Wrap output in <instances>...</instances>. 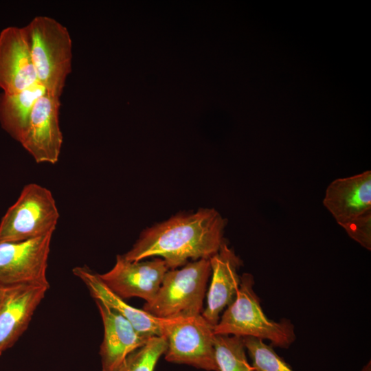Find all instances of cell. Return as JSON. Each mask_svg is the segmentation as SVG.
<instances>
[{
  "label": "cell",
  "mask_w": 371,
  "mask_h": 371,
  "mask_svg": "<svg viewBox=\"0 0 371 371\" xmlns=\"http://www.w3.org/2000/svg\"><path fill=\"white\" fill-rule=\"evenodd\" d=\"M212 269L210 259L191 261L180 269H168L155 298L143 310L160 319L201 314Z\"/></svg>",
  "instance_id": "obj_4"
},
{
  "label": "cell",
  "mask_w": 371,
  "mask_h": 371,
  "mask_svg": "<svg viewBox=\"0 0 371 371\" xmlns=\"http://www.w3.org/2000/svg\"><path fill=\"white\" fill-rule=\"evenodd\" d=\"M37 82L53 96L61 95L71 71L72 42L66 27L56 19L38 16L25 26Z\"/></svg>",
  "instance_id": "obj_3"
},
{
  "label": "cell",
  "mask_w": 371,
  "mask_h": 371,
  "mask_svg": "<svg viewBox=\"0 0 371 371\" xmlns=\"http://www.w3.org/2000/svg\"><path fill=\"white\" fill-rule=\"evenodd\" d=\"M215 358L219 371H254L241 337L215 335Z\"/></svg>",
  "instance_id": "obj_17"
},
{
  "label": "cell",
  "mask_w": 371,
  "mask_h": 371,
  "mask_svg": "<svg viewBox=\"0 0 371 371\" xmlns=\"http://www.w3.org/2000/svg\"><path fill=\"white\" fill-rule=\"evenodd\" d=\"M52 234L0 244V286L49 284L47 262Z\"/></svg>",
  "instance_id": "obj_7"
},
{
  "label": "cell",
  "mask_w": 371,
  "mask_h": 371,
  "mask_svg": "<svg viewBox=\"0 0 371 371\" xmlns=\"http://www.w3.org/2000/svg\"><path fill=\"white\" fill-rule=\"evenodd\" d=\"M245 350L251 359L254 371H293L292 368L281 358L271 346L262 339L243 337Z\"/></svg>",
  "instance_id": "obj_19"
},
{
  "label": "cell",
  "mask_w": 371,
  "mask_h": 371,
  "mask_svg": "<svg viewBox=\"0 0 371 371\" xmlns=\"http://www.w3.org/2000/svg\"><path fill=\"white\" fill-rule=\"evenodd\" d=\"M169 269L161 258L149 261H129L118 255L114 267L108 272L98 274L101 280L122 299L138 297L146 302L157 295L164 276Z\"/></svg>",
  "instance_id": "obj_8"
},
{
  "label": "cell",
  "mask_w": 371,
  "mask_h": 371,
  "mask_svg": "<svg viewBox=\"0 0 371 371\" xmlns=\"http://www.w3.org/2000/svg\"><path fill=\"white\" fill-rule=\"evenodd\" d=\"M348 235L363 247L371 250V212L342 225Z\"/></svg>",
  "instance_id": "obj_20"
},
{
  "label": "cell",
  "mask_w": 371,
  "mask_h": 371,
  "mask_svg": "<svg viewBox=\"0 0 371 371\" xmlns=\"http://www.w3.org/2000/svg\"><path fill=\"white\" fill-rule=\"evenodd\" d=\"M60 98L47 92L32 109L27 131L21 141L36 163L56 164L63 144L59 124Z\"/></svg>",
  "instance_id": "obj_9"
},
{
  "label": "cell",
  "mask_w": 371,
  "mask_h": 371,
  "mask_svg": "<svg viewBox=\"0 0 371 371\" xmlns=\"http://www.w3.org/2000/svg\"><path fill=\"white\" fill-rule=\"evenodd\" d=\"M37 82L25 27H8L0 33V87L6 94L20 92Z\"/></svg>",
  "instance_id": "obj_10"
},
{
  "label": "cell",
  "mask_w": 371,
  "mask_h": 371,
  "mask_svg": "<svg viewBox=\"0 0 371 371\" xmlns=\"http://www.w3.org/2000/svg\"><path fill=\"white\" fill-rule=\"evenodd\" d=\"M59 212L52 192L36 183L26 185L0 223V244L53 234Z\"/></svg>",
  "instance_id": "obj_5"
},
{
  "label": "cell",
  "mask_w": 371,
  "mask_h": 371,
  "mask_svg": "<svg viewBox=\"0 0 371 371\" xmlns=\"http://www.w3.org/2000/svg\"><path fill=\"white\" fill-rule=\"evenodd\" d=\"M168 346L165 336L149 338L140 348L126 358L118 371H154L160 357Z\"/></svg>",
  "instance_id": "obj_18"
},
{
  "label": "cell",
  "mask_w": 371,
  "mask_h": 371,
  "mask_svg": "<svg viewBox=\"0 0 371 371\" xmlns=\"http://www.w3.org/2000/svg\"><path fill=\"white\" fill-rule=\"evenodd\" d=\"M46 93L39 82L14 94L0 95V122L13 138L21 142L29 124L34 104Z\"/></svg>",
  "instance_id": "obj_16"
},
{
  "label": "cell",
  "mask_w": 371,
  "mask_h": 371,
  "mask_svg": "<svg viewBox=\"0 0 371 371\" xmlns=\"http://www.w3.org/2000/svg\"><path fill=\"white\" fill-rule=\"evenodd\" d=\"M95 302L104 326L100 352L102 370L118 371L128 355L142 346L149 338L140 335L126 319L105 304L98 300Z\"/></svg>",
  "instance_id": "obj_14"
},
{
  "label": "cell",
  "mask_w": 371,
  "mask_h": 371,
  "mask_svg": "<svg viewBox=\"0 0 371 371\" xmlns=\"http://www.w3.org/2000/svg\"><path fill=\"white\" fill-rule=\"evenodd\" d=\"M210 261L212 278L207 293V305L201 315L214 326L220 319L221 313L236 297L240 282L238 271L242 261L225 240Z\"/></svg>",
  "instance_id": "obj_12"
},
{
  "label": "cell",
  "mask_w": 371,
  "mask_h": 371,
  "mask_svg": "<svg viewBox=\"0 0 371 371\" xmlns=\"http://www.w3.org/2000/svg\"><path fill=\"white\" fill-rule=\"evenodd\" d=\"M323 204L339 225L371 212L370 170L333 181Z\"/></svg>",
  "instance_id": "obj_13"
},
{
  "label": "cell",
  "mask_w": 371,
  "mask_h": 371,
  "mask_svg": "<svg viewBox=\"0 0 371 371\" xmlns=\"http://www.w3.org/2000/svg\"><path fill=\"white\" fill-rule=\"evenodd\" d=\"M226 224V219L214 208L179 212L143 230L132 248L122 256L129 261L161 258L169 269L210 259L225 240Z\"/></svg>",
  "instance_id": "obj_1"
},
{
  "label": "cell",
  "mask_w": 371,
  "mask_h": 371,
  "mask_svg": "<svg viewBox=\"0 0 371 371\" xmlns=\"http://www.w3.org/2000/svg\"><path fill=\"white\" fill-rule=\"evenodd\" d=\"M360 371H371V361H369L361 369Z\"/></svg>",
  "instance_id": "obj_21"
},
{
  "label": "cell",
  "mask_w": 371,
  "mask_h": 371,
  "mask_svg": "<svg viewBox=\"0 0 371 371\" xmlns=\"http://www.w3.org/2000/svg\"><path fill=\"white\" fill-rule=\"evenodd\" d=\"M73 273L85 283L95 300L103 302L126 319L140 335L147 338L163 336V328L168 319L156 317L143 309L130 306L106 286L98 273L87 267H75Z\"/></svg>",
  "instance_id": "obj_15"
},
{
  "label": "cell",
  "mask_w": 371,
  "mask_h": 371,
  "mask_svg": "<svg viewBox=\"0 0 371 371\" xmlns=\"http://www.w3.org/2000/svg\"><path fill=\"white\" fill-rule=\"evenodd\" d=\"M254 286L251 273H245L240 276L234 300L213 327L214 335L253 337L269 340L275 347L289 348L296 338L293 324L287 319L276 322L267 317Z\"/></svg>",
  "instance_id": "obj_2"
},
{
  "label": "cell",
  "mask_w": 371,
  "mask_h": 371,
  "mask_svg": "<svg viewBox=\"0 0 371 371\" xmlns=\"http://www.w3.org/2000/svg\"><path fill=\"white\" fill-rule=\"evenodd\" d=\"M4 286H0V297L3 291Z\"/></svg>",
  "instance_id": "obj_22"
},
{
  "label": "cell",
  "mask_w": 371,
  "mask_h": 371,
  "mask_svg": "<svg viewBox=\"0 0 371 371\" xmlns=\"http://www.w3.org/2000/svg\"><path fill=\"white\" fill-rule=\"evenodd\" d=\"M213 327L201 314L168 319L163 328L168 346L165 359L207 371H219L214 350Z\"/></svg>",
  "instance_id": "obj_6"
},
{
  "label": "cell",
  "mask_w": 371,
  "mask_h": 371,
  "mask_svg": "<svg viewBox=\"0 0 371 371\" xmlns=\"http://www.w3.org/2000/svg\"><path fill=\"white\" fill-rule=\"evenodd\" d=\"M49 284L4 286L0 297V355L26 330Z\"/></svg>",
  "instance_id": "obj_11"
}]
</instances>
